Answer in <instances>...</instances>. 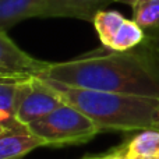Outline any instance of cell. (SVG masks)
Returning <instances> with one entry per match:
<instances>
[{
  "label": "cell",
  "mask_w": 159,
  "mask_h": 159,
  "mask_svg": "<svg viewBox=\"0 0 159 159\" xmlns=\"http://www.w3.org/2000/svg\"><path fill=\"white\" fill-rule=\"evenodd\" d=\"M39 77L73 87L159 98V35L147 34L138 46L123 52L102 46L50 63Z\"/></svg>",
  "instance_id": "cell-1"
},
{
  "label": "cell",
  "mask_w": 159,
  "mask_h": 159,
  "mask_svg": "<svg viewBox=\"0 0 159 159\" xmlns=\"http://www.w3.org/2000/svg\"><path fill=\"white\" fill-rule=\"evenodd\" d=\"M46 80V78H43ZM64 99L95 123L99 131L148 130L159 116V98L73 87L46 80Z\"/></svg>",
  "instance_id": "cell-2"
},
{
  "label": "cell",
  "mask_w": 159,
  "mask_h": 159,
  "mask_svg": "<svg viewBox=\"0 0 159 159\" xmlns=\"http://www.w3.org/2000/svg\"><path fill=\"white\" fill-rule=\"evenodd\" d=\"M27 127L36 137L43 140L46 147L84 144L101 133L91 119L69 103H63Z\"/></svg>",
  "instance_id": "cell-3"
},
{
  "label": "cell",
  "mask_w": 159,
  "mask_h": 159,
  "mask_svg": "<svg viewBox=\"0 0 159 159\" xmlns=\"http://www.w3.org/2000/svg\"><path fill=\"white\" fill-rule=\"evenodd\" d=\"M63 103H66L64 99L46 80L41 77L25 78L17 87L16 117L18 123L30 126Z\"/></svg>",
  "instance_id": "cell-4"
},
{
  "label": "cell",
  "mask_w": 159,
  "mask_h": 159,
  "mask_svg": "<svg viewBox=\"0 0 159 159\" xmlns=\"http://www.w3.org/2000/svg\"><path fill=\"white\" fill-rule=\"evenodd\" d=\"M49 66L50 63L32 57L20 49L7 35V31L0 30V80L39 77Z\"/></svg>",
  "instance_id": "cell-5"
},
{
  "label": "cell",
  "mask_w": 159,
  "mask_h": 159,
  "mask_svg": "<svg viewBox=\"0 0 159 159\" xmlns=\"http://www.w3.org/2000/svg\"><path fill=\"white\" fill-rule=\"evenodd\" d=\"M116 0H48L39 18H77L92 22L99 11Z\"/></svg>",
  "instance_id": "cell-6"
},
{
  "label": "cell",
  "mask_w": 159,
  "mask_h": 159,
  "mask_svg": "<svg viewBox=\"0 0 159 159\" xmlns=\"http://www.w3.org/2000/svg\"><path fill=\"white\" fill-rule=\"evenodd\" d=\"M39 147H46V144L27 126L4 130L0 134V159H22Z\"/></svg>",
  "instance_id": "cell-7"
},
{
  "label": "cell",
  "mask_w": 159,
  "mask_h": 159,
  "mask_svg": "<svg viewBox=\"0 0 159 159\" xmlns=\"http://www.w3.org/2000/svg\"><path fill=\"white\" fill-rule=\"evenodd\" d=\"M48 0H0V30L8 31L14 25L32 17H41Z\"/></svg>",
  "instance_id": "cell-8"
},
{
  "label": "cell",
  "mask_w": 159,
  "mask_h": 159,
  "mask_svg": "<svg viewBox=\"0 0 159 159\" xmlns=\"http://www.w3.org/2000/svg\"><path fill=\"white\" fill-rule=\"evenodd\" d=\"M121 145L124 159H157L159 158V131L152 129L143 130Z\"/></svg>",
  "instance_id": "cell-9"
},
{
  "label": "cell",
  "mask_w": 159,
  "mask_h": 159,
  "mask_svg": "<svg viewBox=\"0 0 159 159\" xmlns=\"http://www.w3.org/2000/svg\"><path fill=\"white\" fill-rule=\"evenodd\" d=\"M21 80H0V124L6 130L24 126L16 117V95Z\"/></svg>",
  "instance_id": "cell-10"
},
{
  "label": "cell",
  "mask_w": 159,
  "mask_h": 159,
  "mask_svg": "<svg viewBox=\"0 0 159 159\" xmlns=\"http://www.w3.org/2000/svg\"><path fill=\"white\" fill-rule=\"evenodd\" d=\"M131 8L133 20L145 34L159 35V0H141Z\"/></svg>",
  "instance_id": "cell-11"
},
{
  "label": "cell",
  "mask_w": 159,
  "mask_h": 159,
  "mask_svg": "<svg viewBox=\"0 0 159 159\" xmlns=\"http://www.w3.org/2000/svg\"><path fill=\"white\" fill-rule=\"evenodd\" d=\"M124 20H126V17L115 10H102L96 14L92 24L96 34H98V38L101 41L102 46H109L112 38L117 32V30L123 24Z\"/></svg>",
  "instance_id": "cell-12"
},
{
  "label": "cell",
  "mask_w": 159,
  "mask_h": 159,
  "mask_svg": "<svg viewBox=\"0 0 159 159\" xmlns=\"http://www.w3.org/2000/svg\"><path fill=\"white\" fill-rule=\"evenodd\" d=\"M82 159H124V149H123V145H119L112 148L110 151L103 152V154L87 155Z\"/></svg>",
  "instance_id": "cell-13"
},
{
  "label": "cell",
  "mask_w": 159,
  "mask_h": 159,
  "mask_svg": "<svg viewBox=\"0 0 159 159\" xmlns=\"http://www.w3.org/2000/svg\"><path fill=\"white\" fill-rule=\"evenodd\" d=\"M117 3H123V4H127V6H134L135 3L141 2V0H116Z\"/></svg>",
  "instance_id": "cell-14"
},
{
  "label": "cell",
  "mask_w": 159,
  "mask_h": 159,
  "mask_svg": "<svg viewBox=\"0 0 159 159\" xmlns=\"http://www.w3.org/2000/svg\"><path fill=\"white\" fill-rule=\"evenodd\" d=\"M151 129H152V130H157V131H159V116L157 117V120L154 121V124H152Z\"/></svg>",
  "instance_id": "cell-15"
},
{
  "label": "cell",
  "mask_w": 159,
  "mask_h": 159,
  "mask_svg": "<svg viewBox=\"0 0 159 159\" xmlns=\"http://www.w3.org/2000/svg\"><path fill=\"white\" fill-rule=\"evenodd\" d=\"M4 130H6V129H4V127H3V126H2V124H0V134H2V133L4 131Z\"/></svg>",
  "instance_id": "cell-16"
},
{
  "label": "cell",
  "mask_w": 159,
  "mask_h": 159,
  "mask_svg": "<svg viewBox=\"0 0 159 159\" xmlns=\"http://www.w3.org/2000/svg\"><path fill=\"white\" fill-rule=\"evenodd\" d=\"M157 159H159V158H157Z\"/></svg>",
  "instance_id": "cell-17"
}]
</instances>
